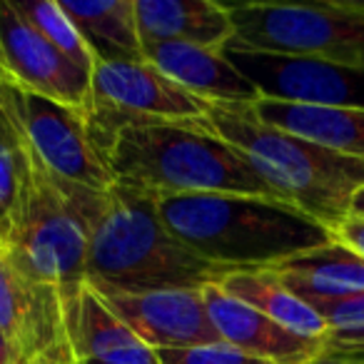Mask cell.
<instances>
[{
    "mask_svg": "<svg viewBox=\"0 0 364 364\" xmlns=\"http://www.w3.org/2000/svg\"><path fill=\"white\" fill-rule=\"evenodd\" d=\"M0 100L26 142L50 172L95 193H107L115 185L95 135L82 115L46 97L18 92L6 82H0Z\"/></svg>",
    "mask_w": 364,
    "mask_h": 364,
    "instance_id": "ba28073f",
    "label": "cell"
},
{
    "mask_svg": "<svg viewBox=\"0 0 364 364\" xmlns=\"http://www.w3.org/2000/svg\"><path fill=\"white\" fill-rule=\"evenodd\" d=\"M312 364H349V362H334V359H322V357H319L317 362H312Z\"/></svg>",
    "mask_w": 364,
    "mask_h": 364,
    "instance_id": "f546056e",
    "label": "cell"
},
{
    "mask_svg": "<svg viewBox=\"0 0 364 364\" xmlns=\"http://www.w3.org/2000/svg\"><path fill=\"white\" fill-rule=\"evenodd\" d=\"M255 110L269 125L312 140L339 155L364 160V107L359 105H299L259 97Z\"/></svg>",
    "mask_w": 364,
    "mask_h": 364,
    "instance_id": "ac0fdd59",
    "label": "cell"
},
{
    "mask_svg": "<svg viewBox=\"0 0 364 364\" xmlns=\"http://www.w3.org/2000/svg\"><path fill=\"white\" fill-rule=\"evenodd\" d=\"M90 87L87 125L95 137L140 122H198L208 112L203 97L188 92L147 60L97 63Z\"/></svg>",
    "mask_w": 364,
    "mask_h": 364,
    "instance_id": "52a82bcc",
    "label": "cell"
},
{
    "mask_svg": "<svg viewBox=\"0 0 364 364\" xmlns=\"http://www.w3.org/2000/svg\"><path fill=\"white\" fill-rule=\"evenodd\" d=\"M135 21L142 48L160 43L228 48L235 38L228 3L215 0H135Z\"/></svg>",
    "mask_w": 364,
    "mask_h": 364,
    "instance_id": "2e32d148",
    "label": "cell"
},
{
    "mask_svg": "<svg viewBox=\"0 0 364 364\" xmlns=\"http://www.w3.org/2000/svg\"><path fill=\"white\" fill-rule=\"evenodd\" d=\"M60 297L73 364H160L155 349L120 322L87 282Z\"/></svg>",
    "mask_w": 364,
    "mask_h": 364,
    "instance_id": "4fadbf2b",
    "label": "cell"
},
{
    "mask_svg": "<svg viewBox=\"0 0 364 364\" xmlns=\"http://www.w3.org/2000/svg\"><path fill=\"white\" fill-rule=\"evenodd\" d=\"M23 185V155L16 127L0 102V247L11 240Z\"/></svg>",
    "mask_w": 364,
    "mask_h": 364,
    "instance_id": "7402d4cb",
    "label": "cell"
},
{
    "mask_svg": "<svg viewBox=\"0 0 364 364\" xmlns=\"http://www.w3.org/2000/svg\"><path fill=\"white\" fill-rule=\"evenodd\" d=\"M157 359L160 364H269L252 354H245L242 349L223 339L213 344H198V347L157 349Z\"/></svg>",
    "mask_w": 364,
    "mask_h": 364,
    "instance_id": "603a6c76",
    "label": "cell"
},
{
    "mask_svg": "<svg viewBox=\"0 0 364 364\" xmlns=\"http://www.w3.org/2000/svg\"><path fill=\"white\" fill-rule=\"evenodd\" d=\"M11 364H73V359H70V349L63 347L55 349V352L41 354V357H21V354H16Z\"/></svg>",
    "mask_w": 364,
    "mask_h": 364,
    "instance_id": "4316f807",
    "label": "cell"
},
{
    "mask_svg": "<svg viewBox=\"0 0 364 364\" xmlns=\"http://www.w3.org/2000/svg\"><path fill=\"white\" fill-rule=\"evenodd\" d=\"M16 8L23 13L28 23L55 48L58 53L68 58L73 65H77L80 70H85L92 77L97 60L92 55L90 46L82 38V33L77 31V26L70 21L60 3L55 0H13Z\"/></svg>",
    "mask_w": 364,
    "mask_h": 364,
    "instance_id": "44dd1931",
    "label": "cell"
},
{
    "mask_svg": "<svg viewBox=\"0 0 364 364\" xmlns=\"http://www.w3.org/2000/svg\"><path fill=\"white\" fill-rule=\"evenodd\" d=\"M115 185L150 198L252 195L277 200L232 150L193 122H140L95 137Z\"/></svg>",
    "mask_w": 364,
    "mask_h": 364,
    "instance_id": "7a4b0ae2",
    "label": "cell"
},
{
    "mask_svg": "<svg viewBox=\"0 0 364 364\" xmlns=\"http://www.w3.org/2000/svg\"><path fill=\"white\" fill-rule=\"evenodd\" d=\"M0 82L58 102L85 120L92 112L90 75L58 53L13 0H0Z\"/></svg>",
    "mask_w": 364,
    "mask_h": 364,
    "instance_id": "9c48e42d",
    "label": "cell"
},
{
    "mask_svg": "<svg viewBox=\"0 0 364 364\" xmlns=\"http://www.w3.org/2000/svg\"><path fill=\"white\" fill-rule=\"evenodd\" d=\"M322 359L364 364V329H334V332H327Z\"/></svg>",
    "mask_w": 364,
    "mask_h": 364,
    "instance_id": "d4e9b609",
    "label": "cell"
},
{
    "mask_svg": "<svg viewBox=\"0 0 364 364\" xmlns=\"http://www.w3.org/2000/svg\"><path fill=\"white\" fill-rule=\"evenodd\" d=\"M218 284L230 297L250 304L252 309L262 312L267 319L277 322L279 327L289 329V332L309 339L327 337V322L307 302L294 297L267 269H237V272H230Z\"/></svg>",
    "mask_w": 364,
    "mask_h": 364,
    "instance_id": "ffe728a7",
    "label": "cell"
},
{
    "mask_svg": "<svg viewBox=\"0 0 364 364\" xmlns=\"http://www.w3.org/2000/svg\"><path fill=\"white\" fill-rule=\"evenodd\" d=\"M267 272L307 304L364 292V259L334 240L282 259Z\"/></svg>",
    "mask_w": 364,
    "mask_h": 364,
    "instance_id": "e0dca14e",
    "label": "cell"
},
{
    "mask_svg": "<svg viewBox=\"0 0 364 364\" xmlns=\"http://www.w3.org/2000/svg\"><path fill=\"white\" fill-rule=\"evenodd\" d=\"M309 307L327 322L329 332H334V329H364V292L324 299V302H314Z\"/></svg>",
    "mask_w": 364,
    "mask_h": 364,
    "instance_id": "cb8c5ba5",
    "label": "cell"
},
{
    "mask_svg": "<svg viewBox=\"0 0 364 364\" xmlns=\"http://www.w3.org/2000/svg\"><path fill=\"white\" fill-rule=\"evenodd\" d=\"M13 357H16V349H13V344L8 342L6 334L0 332V364H11Z\"/></svg>",
    "mask_w": 364,
    "mask_h": 364,
    "instance_id": "83f0119b",
    "label": "cell"
},
{
    "mask_svg": "<svg viewBox=\"0 0 364 364\" xmlns=\"http://www.w3.org/2000/svg\"><path fill=\"white\" fill-rule=\"evenodd\" d=\"M97 63L145 60L135 0H60Z\"/></svg>",
    "mask_w": 364,
    "mask_h": 364,
    "instance_id": "d6986e66",
    "label": "cell"
},
{
    "mask_svg": "<svg viewBox=\"0 0 364 364\" xmlns=\"http://www.w3.org/2000/svg\"><path fill=\"white\" fill-rule=\"evenodd\" d=\"M92 289L107 309L155 352L220 342V334L215 332L205 307L203 289Z\"/></svg>",
    "mask_w": 364,
    "mask_h": 364,
    "instance_id": "30bf717a",
    "label": "cell"
},
{
    "mask_svg": "<svg viewBox=\"0 0 364 364\" xmlns=\"http://www.w3.org/2000/svg\"><path fill=\"white\" fill-rule=\"evenodd\" d=\"M157 210L185 247L230 272L267 269L332 240L299 210L252 195H177L160 198Z\"/></svg>",
    "mask_w": 364,
    "mask_h": 364,
    "instance_id": "3957f363",
    "label": "cell"
},
{
    "mask_svg": "<svg viewBox=\"0 0 364 364\" xmlns=\"http://www.w3.org/2000/svg\"><path fill=\"white\" fill-rule=\"evenodd\" d=\"M145 60L205 102H257L259 92L225 48L160 43L145 46Z\"/></svg>",
    "mask_w": 364,
    "mask_h": 364,
    "instance_id": "9a60e30c",
    "label": "cell"
},
{
    "mask_svg": "<svg viewBox=\"0 0 364 364\" xmlns=\"http://www.w3.org/2000/svg\"><path fill=\"white\" fill-rule=\"evenodd\" d=\"M228 50L364 70V3H235Z\"/></svg>",
    "mask_w": 364,
    "mask_h": 364,
    "instance_id": "8992f818",
    "label": "cell"
},
{
    "mask_svg": "<svg viewBox=\"0 0 364 364\" xmlns=\"http://www.w3.org/2000/svg\"><path fill=\"white\" fill-rule=\"evenodd\" d=\"M349 215L364 220V188L357 190V195L352 198V205H349Z\"/></svg>",
    "mask_w": 364,
    "mask_h": 364,
    "instance_id": "f1b7e54d",
    "label": "cell"
},
{
    "mask_svg": "<svg viewBox=\"0 0 364 364\" xmlns=\"http://www.w3.org/2000/svg\"><path fill=\"white\" fill-rule=\"evenodd\" d=\"M228 55L257 87L259 97L299 102V105L364 107V70L309 60V58L264 55V53L228 50Z\"/></svg>",
    "mask_w": 364,
    "mask_h": 364,
    "instance_id": "8fae6325",
    "label": "cell"
},
{
    "mask_svg": "<svg viewBox=\"0 0 364 364\" xmlns=\"http://www.w3.org/2000/svg\"><path fill=\"white\" fill-rule=\"evenodd\" d=\"M332 240L344 245V247L352 250L357 257L364 259V220L362 218L349 215L347 220H342V223L332 230Z\"/></svg>",
    "mask_w": 364,
    "mask_h": 364,
    "instance_id": "484cf974",
    "label": "cell"
},
{
    "mask_svg": "<svg viewBox=\"0 0 364 364\" xmlns=\"http://www.w3.org/2000/svg\"><path fill=\"white\" fill-rule=\"evenodd\" d=\"M230 269L188 250L165 228L157 200L112 185L92 228L85 282L97 289H203L223 282Z\"/></svg>",
    "mask_w": 364,
    "mask_h": 364,
    "instance_id": "277c9868",
    "label": "cell"
},
{
    "mask_svg": "<svg viewBox=\"0 0 364 364\" xmlns=\"http://www.w3.org/2000/svg\"><path fill=\"white\" fill-rule=\"evenodd\" d=\"M16 135L23 155V185L11 240L0 250L31 279L63 294L85 282L87 250L105 193L58 177L43 165L18 127Z\"/></svg>",
    "mask_w": 364,
    "mask_h": 364,
    "instance_id": "5b68a950",
    "label": "cell"
},
{
    "mask_svg": "<svg viewBox=\"0 0 364 364\" xmlns=\"http://www.w3.org/2000/svg\"><path fill=\"white\" fill-rule=\"evenodd\" d=\"M193 125L232 147L279 203L307 215L329 235L349 218L352 198L364 188V160L269 125L255 102H208L205 117Z\"/></svg>",
    "mask_w": 364,
    "mask_h": 364,
    "instance_id": "6da1fadb",
    "label": "cell"
},
{
    "mask_svg": "<svg viewBox=\"0 0 364 364\" xmlns=\"http://www.w3.org/2000/svg\"><path fill=\"white\" fill-rule=\"evenodd\" d=\"M210 322L220 339L269 364H312L322 357L324 339H309L279 327L250 304L230 297L220 284L203 287Z\"/></svg>",
    "mask_w": 364,
    "mask_h": 364,
    "instance_id": "5bb4252c",
    "label": "cell"
},
{
    "mask_svg": "<svg viewBox=\"0 0 364 364\" xmlns=\"http://www.w3.org/2000/svg\"><path fill=\"white\" fill-rule=\"evenodd\" d=\"M0 332L21 357H41L68 347L63 297L31 279L0 250Z\"/></svg>",
    "mask_w": 364,
    "mask_h": 364,
    "instance_id": "7c38bea8",
    "label": "cell"
}]
</instances>
